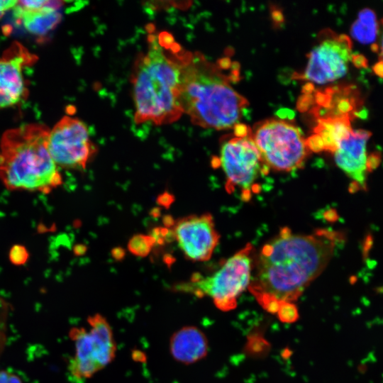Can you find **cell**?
Instances as JSON below:
<instances>
[{
  "instance_id": "cell-19",
  "label": "cell",
  "mask_w": 383,
  "mask_h": 383,
  "mask_svg": "<svg viewBox=\"0 0 383 383\" xmlns=\"http://www.w3.org/2000/svg\"><path fill=\"white\" fill-rule=\"evenodd\" d=\"M277 313L281 321L288 323L294 322L299 316L297 308L292 302H281Z\"/></svg>"
},
{
  "instance_id": "cell-14",
  "label": "cell",
  "mask_w": 383,
  "mask_h": 383,
  "mask_svg": "<svg viewBox=\"0 0 383 383\" xmlns=\"http://www.w3.org/2000/svg\"><path fill=\"white\" fill-rule=\"evenodd\" d=\"M61 1H17L13 7L16 21L29 33L43 36L52 30L60 22Z\"/></svg>"
},
{
  "instance_id": "cell-1",
  "label": "cell",
  "mask_w": 383,
  "mask_h": 383,
  "mask_svg": "<svg viewBox=\"0 0 383 383\" xmlns=\"http://www.w3.org/2000/svg\"><path fill=\"white\" fill-rule=\"evenodd\" d=\"M342 240L327 229L295 234L283 228L260 252L250 291L265 309L277 313L281 302L297 299L324 270Z\"/></svg>"
},
{
  "instance_id": "cell-11",
  "label": "cell",
  "mask_w": 383,
  "mask_h": 383,
  "mask_svg": "<svg viewBox=\"0 0 383 383\" xmlns=\"http://www.w3.org/2000/svg\"><path fill=\"white\" fill-rule=\"evenodd\" d=\"M171 225L173 238L187 259L204 262L211 258L220 240L211 214L186 216Z\"/></svg>"
},
{
  "instance_id": "cell-7",
  "label": "cell",
  "mask_w": 383,
  "mask_h": 383,
  "mask_svg": "<svg viewBox=\"0 0 383 383\" xmlns=\"http://www.w3.org/2000/svg\"><path fill=\"white\" fill-rule=\"evenodd\" d=\"M252 138L269 170L291 172L299 169L310 152L299 127L281 118L259 122L252 130Z\"/></svg>"
},
{
  "instance_id": "cell-5",
  "label": "cell",
  "mask_w": 383,
  "mask_h": 383,
  "mask_svg": "<svg viewBox=\"0 0 383 383\" xmlns=\"http://www.w3.org/2000/svg\"><path fill=\"white\" fill-rule=\"evenodd\" d=\"M252 251V246L248 243L211 275L203 277L195 274L189 281L178 284L174 289L198 297L209 296L222 311L233 310L238 298L250 283Z\"/></svg>"
},
{
  "instance_id": "cell-15",
  "label": "cell",
  "mask_w": 383,
  "mask_h": 383,
  "mask_svg": "<svg viewBox=\"0 0 383 383\" xmlns=\"http://www.w3.org/2000/svg\"><path fill=\"white\" fill-rule=\"evenodd\" d=\"M170 352L172 357L184 365L196 363L204 359L209 351L206 334L195 326H185L170 337Z\"/></svg>"
},
{
  "instance_id": "cell-3",
  "label": "cell",
  "mask_w": 383,
  "mask_h": 383,
  "mask_svg": "<svg viewBox=\"0 0 383 383\" xmlns=\"http://www.w3.org/2000/svg\"><path fill=\"white\" fill-rule=\"evenodd\" d=\"M228 58L217 62L199 52H188L182 70L180 105L192 123L205 128H233L248 105V100L232 87L238 68L230 73Z\"/></svg>"
},
{
  "instance_id": "cell-17",
  "label": "cell",
  "mask_w": 383,
  "mask_h": 383,
  "mask_svg": "<svg viewBox=\"0 0 383 383\" xmlns=\"http://www.w3.org/2000/svg\"><path fill=\"white\" fill-rule=\"evenodd\" d=\"M378 21L375 13L370 9H364L358 14L350 28L352 37L362 44H371L378 34Z\"/></svg>"
},
{
  "instance_id": "cell-10",
  "label": "cell",
  "mask_w": 383,
  "mask_h": 383,
  "mask_svg": "<svg viewBox=\"0 0 383 383\" xmlns=\"http://www.w3.org/2000/svg\"><path fill=\"white\" fill-rule=\"evenodd\" d=\"M352 57L350 38L326 30L319 43L309 52L306 68L297 78L316 84L333 82L347 74Z\"/></svg>"
},
{
  "instance_id": "cell-22",
  "label": "cell",
  "mask_w": 383,
  "mask_h": 383,
  "mask_svg": "<svg viewBox=\"0 0 383 383\" xmlns=\"http://www.w3.org/2000/svg\"><path fill=\"white\" fill-rule=\"evenodd\" d=\"M17 1L0 0V19L8 11L13 9Z\"/></svg>"
},
{
  "instance_id": "cell-6",
  "label": "cell",
  "mask_w": 383,
  "mask_h": 383,
  "mask_svg": "<svg viewBox=\"0 0 383 383\" xmlns=\"http://www.w3.org/2000/svg\"><path fill=\"white\" fill-rule=\"evenodd\" d=\"M233 128V133L221 140L217 165L225 174L227 192L240 190L242 199L248 201L252 192H258L256 182L259 176L267 174L270 170L262 162L252 138V129L240 123Z\"/></svg>"
},
{
  "instance_id": "cell-8",
  "label": "cell",
  "mask_w": 383,
  "mask_h": 383,
  "mask_svg": "<svg viewBox=\"0 0 383 383\" xmlns=\"http://www.w3.org/2000/svg\"><path fill=\"white\" fill-rule=\"evenodd\" d=\"M89 328L74 327L69 335L74 343L75 354L71 360L70 370L77 379L92 377L114 359L116 344L112 328L100 313L87 318Z\"/></svg>"
},
{
  "instance_id": "cell-18",
  "label": "cell",
  "mask_w": 383,
  "mask_h": 383,
  "mask_svg": "<svg viewBox=\"0 0 383 383\" xmlns=\"http://www.w3.org/2000/svg\"><path fill=\"white\" fill-rule=\"evenodd\" d=\"M155 245V240L150 235L136 234L128 240V249L135 256L146 257Z\"/></svg>"
},
{
  "instance_id": "cell-4",
  "label": "cell",
  "mask_w": 383,
  "mask_h": 383,
  "mask_svg": "<svg viewBox=\"0 0 383 383\" xmlns=\"http://www.w3.org/2000/svg\"><path fill=\"white\" fill-rule=\"evenodd\" d=\"M49 128L30 123L6 131L0 140V180L9 190L49 194L62 184L51 158Z\"/></svg>"
},
{
  "instance_id": "cell-20",
  "label": "cell",
  "mask_w": 383,
  "mask_h": 383,
  "mask_svg": "<svg viewBox=\"0 0 383 383\" xmlns=\"http://www.w3.org/2000/svg\"><path fill=\"white\" fill-rule=\"evenodd\" d=\"M4 301L0 299V354L2 352L5 343V315L6 309Z\"/></svg>"
},
{
  "instance_id": "cell-2",
  "label": "cell",
  "mask_w": 383,
  "mask_h": 383,
  "mask_svg": "<svg viewBox=\"0 0 383 383\" xmlns=\"http://www.w3.org/2000/svg\"><path fill=\"white\" fill-rule=\"evenodd\" d=\"M146 51L136 57L131 74L137 123H172L183 113L180 94L183 67L188 54L173 36L150 29Z\"/></svg>"
},
{
  "instance_id": "cell-21",
  "label": "cell",
  "mask_w": 383,
  "mask_h": 383,
  "mask_svg": "<svg viewBox=\"0 0 383 383\" xmlns=\"http://www.w3.org/2000/svg\"><path fill=\"white\" fill-rule=\"evenodd\" d=\"M0 383H23L16 374L7 371L0 370Z\"/></svg>"
},
{
  "instance_id": "cell-9",
  "label": "cell",
  "mask_w": 383,
  "mask_h": 383,
  "mask_svg": "<svg viewBox=\"0 0 383 383\" xmlns=\"http://www.w3.org/2000/svg\"><path fill=\"white\" fill-rule=\"evenodd\" d=\"M47 146L55 165L66 169L84 170L97 150L86 124L70 116L49 130Z\"/></svg>"
},
{
  "instance_id": "cell-13",
  "label": "cell",
  "mask_w": 383,
  "mask_h": 383,
  "mask_svg": "<svg viewBox=\"0 0 383 383\" xmlns=\"http://www.w3.org/2000/svg\"><path fill=\"white\" fill-rule=\"evenodd\" d=\"M372 133L365 130H353L333 152L338 167L352 179L354 191L365 189L367 173L377 165V155L368 156L367 143Z\"/></svg>"
},
{
  "instance_id": "cell-12",
  "label": "cell",
  "mask_w": 383,
  "mask_h": 383,
  "mask_svg": "<svg viewBox=\"0 0 383 383\" xmlns=\"http://www.w3.org/2000/svg\"><path fill=\"white\" fill-rule=\"evenodd\" d=\"M37 60L36 55L18 41L4 51L0 56V109L12 107L26 99L28 89L23 70Z\"/></svg>"
},
{
  "instance_id": "cell-16",
  "label": "cell",
  "mask_w": 383,
  "mask_h": 383,
  "mask_svg": "<svg viewBox=\"0 0 383 383\" xmlns=\"http://www.w3.org/2000/svg\"><path fill=\"white\" fill-rule=\"evenodd\" d=\"M350 116H324L317 118L313 134L306 139L309 150L333 152L340 142L353 131Z\"/></svg>"
}]
</instances>
